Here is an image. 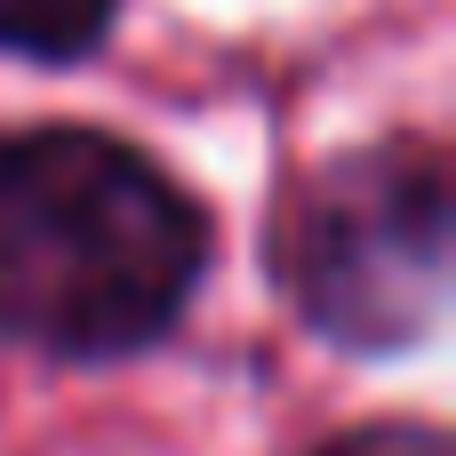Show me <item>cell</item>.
I'll use <instances>...</instances> for the list:
<instances>
[{"label":"cell","instance_id":"7a4b0ae2","mask_svg":"<svg viewBox=\"0 0 456 456\" xmlns=\"http://www.w3.org/2000/svg\"><path fill=\"white\" fill-rule=\"evenodd\" d=\"M256 265L305 345L385 369L441 337L456 289V168L441 128H377L281 176Z\"/></svg>","mask_w":456,"mask_h":456},{"label":"cell","instance_id":"277c9868","mask_svg":"<svg viewBox=\"0 0 456 456\" xmlns=\"http://www.w3.org/2000/svg\"><path fill=\"white\" fill-rule=\"evenodd\" d=\"M305 456H456L449 425L441 417H353V425H337V433H321Z\"/></svg>","mask_w":456,"mask_h":456},{"label":"cell","instance_id":"6da1fadb","mask_svg":"<svg viewBox=\"0 0 456 456\" xmlns=\"http://www.w3.org/2000/svg\"><path fill=\"white\" fill-rule=\"evenodd\" d=\"M208 192L128 128H0V345L40 369H136L168 353L216 281Z\"/></svg>","mask_w":456,"mask_h":456},{"label":"cell","instance_id":"3957f363","mask_svg":"<svg viewBox=\"0 0 456 456\" xmlns=\"http://www.w3.org/2000/svg\"><path fill=\"white\" fill-rule=\"evenodd\" d=\"M128 24V0H0V64L80 72Z\"/></svg>","mask_w":456,"mask_h":456}]
</instances>
